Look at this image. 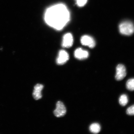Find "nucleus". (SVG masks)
Listing matches in <instances>:
<instances>
[{
	"label": "nucleus",
	"instance_id": "1",
	"mask_svg": "<svg viewBox=\"0 0 134 134\" xmlns=\"http://www.w3.org/2000/svg\"><path fill=\"white\" fill-rule=\"evenodd\" d=\"M70 13L65 5L58 4L47 9L44 19L47 24L57 30H61L70 20Z\"/></svg>",
	"mask_w": 134,
	"mask_h": 134
},
{
	"label": "nucleus",
	"instance_id": "2",
	"mask_svg": "<svg viewBox=\"0 0 134 134\" xmlns=\"http://www.w3.org/2000/svg\"><path fill=\"white\" fill-rule=\"evenodd\" d=\"M119 29L122 34L130 36L134 32V25L131 22L124 21L120 24Z\"/></svg>",
	"mask_w": 134,
	"mask_h": 134
},
{
	"label": "nucleus",
	"instance_id": "3",
	"mask_svg": "<svg viewBox=\"0 0 134 134\" xmlns=\"http://www.w3.org/2000/svg\"><path fill=\"white\" fill-rule=\"evenodd\" d=\"M126 75V71L125 66L123 64H119L116 68L115 79L120 81L123 79Z\"/></svg>",
	"mask_w": 134,
	"mask_h": 134
},
{
	"label": "nucleus",
	"instance_id": "4",
	"mask_svg": "<svg viewBox=\"0 0 134 134\" xmlns=\"http://www.w3.org/2000/svg\"><path fill=\"white\" fill-rule=\"evenodd\" d=\"M66 109L64 104L60 101H58L56 104V108L54 111L55 116L58 117H63L66 114Z\"/></svg>",
	"mask_w": 134,
	"mask_h": 134
},
{
	"label": "nucleus",
	"instance_id": "5",
	"mask_svg": "<svg viewBox=\"0 0 134 134\" xmlns=\"http://www.w3.org/2000/svg\"><path fill=\"white\" fill-rule=\"evenodd\" d=\"M82 44L83 46H88L90 48L94 47L96 44L94 39L88 35H85L82 37L80 39Z\"/></svg>",
	"mask_w": 134,
	"mask_h": 134
},
{
	"label": "nucleus",
	"instance_id": "6",
	"mask_svg": "<svg viewBox=\"0 0 134 134\" xmlns=\"http://www.w3.org/2000/svg\"><path fill=\"white\" fill-rule=\"evenodd\" d=\"M69 59V55L65 50H61L59 53L58 57L56 60L58 64L62 65L64 64Z\"/></svg>",
	"mask_w": 134,
	"mask_h": 134
},
{
	"label": "nucleus",
	"instance_id": "7",
	"mask_svg": "<svg viewBox=\"0 0 134 134\" xmlns=\"http://www.w3.org/2000/svg\"><path fill=\"white\" fill-rule=\"evenodd\" d=\"M73 38L71 34L68 33L63 37L62 46L64 48H70L72 46Z\"/></svg>",
	"mask_w": 134,
	"mask_h": 134
},
{
	"label": "nucleus",
	"instance_id": "8",
	"mask_svg": "<svg viewBox=\"0 0 134 134\" xmlns=\"http://www.w3.org/2000/svg\"><path fill=\"white\" fill-rule=\"evenodd\" d=\"M75 58L79 60L85 59L88 57L89 53L87 51L81 48H79L75 50L74 53Z\"/></svg>",
	"mask_w": 134,
	"mask_h": 134
},
{
	"label": "nucleus",
	"instance_id": "9",
	"mask_svg": "<svg viewBox=\"0 0 134 134\" xmlns=\"http://www.w3.org/2000/svg\"><path fill=\"white\" fill-rule=\"evenodd\" d=\"M43 88V85L40 84H37L35 86L33 93V96L35 100H38L42 98L41 91Z\"/></svg>",
	"mask_w": 134,
	"mask_h": 134
},
{
	"label": "nucleus",
	"instance_id": "10",
	"mask_svg": "<svg viewBox=\"0 0 134 134\" xmlns=\"http://www.w3.org/2000/svg\"><path fill=\"white\" fill-rule=\"evenodd\" d=\"M89 129L91 133L94 134L98 133L100 131V126L98 123H94L90 126Z\"/></svg>",
	"mask_w": 134,
	"mask_h": 134
},
{
	"label": "nucleus",
	"instance_id": "11",
	"mask_svg": "<svg viewBox=\"0 0 134 134\" xmlns=\"http://www.w3.org/2000/svg\"><path fill=\"white\" fill-rule=\"evenodd\" d=\"M128 102V97L125 94H123L120 96L119 99V103L122 106H125L127 104Z\"/></svg>",
	"mask_w": 134,
	"mask_h": 134
},
{
	"label": "nucleus",
	"instance_id": "12",
	"mask_svg": "<svg viewBox=\"0 0 134 134\" xmlns=\"http://www.w3.org/2000/svg\"><path fill=\"white\" fill-rule=\"evenodd\" d=\"M126 88L130 91L134 90V78L131 79L127 81L126 83Z\"/></svg>",
	"mask_w": 134,
	"mask_h": 134
},
{
	"label": "nucleus",
	"instance_id": "13",
	"mask_svg": "<svg viewBox=\"0 0 134 134\" xmlns=\"http://www.w3.org/2000/svg\"><path fill=\"white\" fill-rule=\"evenodd\" d=\"M126 113L127 114L129 115H134V105L129 107V108L127 109Z\"/></svg>",
	"mask_w": 134,
	"mask_h": 134
},
{
	"label": "nucleus",
	"instance_id": "14",
	"mask_svg": "<svg viewBox=\"0 0 134 134\" xmlns=\"http://www.w3.org/2000/svg\"><path fill=\"white\" fill-rule=\"evenodd\" d=\"M77 5L79 7H82L86 4L87 0H76Z\"/></svg>",
	"mask_w": 134,
	"mask_h": 134
}]
</instances>
